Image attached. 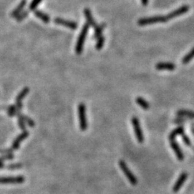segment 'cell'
I'll use <instances>...</instances> for the list:
<instances>
[{
	"label": "cell",
	"instance_id": "cell-25",
	"mask_svg": "<svg viewBox=\"0 0 194 194\" xmlns=\"http://www.w3.org/2000/svg\"><path fill=\"white\" fill-rule=\"evenodd\" d=\"M42 2V0H32L31 3L29 5V9L30 11H35L37 7L38 6L39 4Z\"/></svg>",
	"mask_w": 194,
	"mask_h": 194
},
{
	"label": "cell",
	"instance_id": "cell-15",
	"mask_svg": "<svg viewBox=\"0 0 194 194\" xmlns=\"http://www.w3.org/2000/svg\"><path fill=\"white\" fill-rule=\"evenodd\" d=\"M34 14L35 15V17H37V18H39L40 19H41L42 22H45V23H49L50 22V16L48 14L44 13L40 10H35Z\"/></svg>",
	"mask_w": 194,
	"mask_h": 194
},
{
	"label": "cell",
	"instance_id": "cell-3",
	"mask_svg": "<svg viewBox=\"0 0 194 194\" xmlns=\"http://www.w3.org/2000/svg\"><path fill=\"white\" fill-rule=\"evenodd\" d=\"M119 165L121 168V170H122V172L124 173V174L125 175L126 177H127V179L129 180L131 184L133 186L137 185V178H136L135 175L131 172V170H130V168L127 167V165L125 163V161L120 160L119 162Z\"/></svg>",
	"mask_w": 194,
	"mask_h": 194
},
{
	"label": "cell",
	"instance_id": "cell-26",
	"mask_svg": "<svg viewBox=\"0 0 194 194\" xmlns=\"http://www.w3.org/2000/svg\"><path fill=\"white\" fill-rule=\"evenodd\" d=\"M7 112L9 117H14L17 114V108L15 105H11L7 108Z\"/></svg>",
	"mask_w": 194,
	"mask_h": 194
},
{
	"label": "cell",
	"instance_id": "cell-19",
	"mask_svg": "<svg viewBox=\"0 0 194 194\" xmlns=\"http://www.w3.org/2000/svg\"><path fill=\"white\" fill-rule=\"evenodd\" d=\"M136 102H137V104L139 106H140L143 109H145V110L149 109V108H150L149 103H148L145 99H143V98L137 97V99H136Z\"/></svg>",
	"mask_w": 194,
	"mask_h": 194
},
{
	"label": "cell",
	"instance_id": "cell-20",
	"mask_svg": "<svg viewBox=\"0 0 194 194\" xmlns=\"http://www.w3.org/2000/svg\"><path fill=\"white\" fill-rule=\"evenodd\" d=\"M30 91V89L28 87H25L21 91V92L17 95V97L16 98V103L17 102H22V99L26 97Z\"/></svg>",
	"mask_w": 194,
	"mask_h": 194
},
{
	"label": "cell",
	"instance_id": "cell-29",
	"mask_svg": "<svg viewBox=\"0 0 194 194\" xmlns=\"http://www.w3.org/2000/svg\"><path fill=\"white\" fill-rule=\"evenodd\" d=\"M22 167V164H19V163H16V164H12L8 165V169L9 170H14V169H19Z\"/></svg>",
	"mask_w": 194,
	"mask_h": 194
},
{
	"label": "cell",
	"instance_id": "cell-10",
	"mask_svg": "<svg viewBox=\"0 0 194 194\" xmlns=\"http://www.w3.org/2000/svg\"><path fill=\"white\" fill-rule=\"evenodd\" d=\"M188 178V174L186 173H181L180 175L178 178V179L176 181V183H175V185L173 186V192H178L179 191L181 187H182L183 183H185V181L187 180Z\"/></svg>",
	"mask_w": 194,
	"mask_h": 194
},
{
	"label": "cell",
	"instance_id": "cell-1",
	"mask_svg": "<svg viewBox=\"0 0 194 194\" xmlns=\"http://www.w3.org/2000/svg\"><path fill=\"white\" fill-rule=\"evenodd\" d=\"M89 25L87 23L84 24V25L83 26L82 29H81V31H80L79 36V37H78V40H77L76 45H75V53L78 55H80L82 53L83 49H84V42H85L86 37L88 32H89Z\"/></svg>",
	"mask_w": 194,
	"mask_h": 194
},
{
	"label": "cell",
	"instance_id": "cell-14",
	"mask_svg": "<svg viewBox=\"0 0 194 194\" xmlns=\"http://www.w3.org/2000/svg\"><path fill=\"white\" fill-rule=\"evenodd\" d=\"M26 4H27V0H22L21 2H20V3L18 4V6H17L16 8H15L13 11L12 12L11 17H16L19 13H21V12H22V10H23V9L25 8Z\"/></svg>",
	"mask_w": 194,
	"mask_h": 194
},
{
	"label": "cell",
	"instance_id": "cell-28",
	"mask_svg": "<svg viewBox=\"0 0 194 194\" xmlns=\"http://www.w3.org/2000/svg\"><path fill=\"white\" fill-rule=\"evenodd\" d=\"M18 125L20 129L23 131L26 130V126H25V122L20 118H18Z\"/></svg>",
	"mask_w": 194,
	"mask_h": 194
},
{
	"label": "cell",
	"instance_id": "cell-6",
	"mask_svg": "<svg viewBox=\"0 0 194 194\" xmlns=\"http://www.w3.org/2000/svg\"><path fill=\"white\" fill-rule=\"evenodd\" d=\"M25 180L23 176L0 178V184H21Z\"/></svg>",
	"mask_w": 194,
	"mask_h": 194
},
{
	"label": "cell",
	"instance_id": "cell-7",
	"mask_svg": "<svg viewBox=\"0 0 194 194\" xmlns=\"http://www.w3.org/2000/svg\"><path fill=\"white\" fill-rule=\"evenodd\" d=\"M190 7L188 5H183V6L179 7L177 9L173 10V12H171L170 14H168L166 17H167L168 20L172 19L173 18H175V17H178L182 15L183 14H186V12H188L189 11Z\"/></svg>",
	"mask_w": 194,
	"mask_h": 194
},
{
	"label": "cell",
	"instance_id": "cell-24",
	"mask_svg": "<svg viewBox=\"0 0 194 194\" xmlns=\"http://www.w3.org/2000/svg\"><path fill=\"white\" fill-rule=\"evenodd\" d=\"M28 13H29V12L27 11V10H25V11L22 12L21 13H19L18 15H17L15 18H16L17 22H19L22 21V20L25 19L27 16H28Z\"/></svg>",
	"mask_w": 194,
	"mask_h": 194
},
{
	"label": "cell",
	"instance_id": "cell-9",
	"mask_svg": "<svg viewBox=\"0 0 194 194\" xmlns=\"http://www.w3.org/2000/svg\"><path fill=\"white\" fill-rule=\"evenodd\" d=\"M54 22L57 25H62V26H65L68 27V28L71 30H75L78 27V24L76 22L74 21H70V20L64 19L62 18H59V17H56L54 19Z\"/></svg>",
	"mask_w": 194,
	"mask_h": 194
},
{
	"label": "cell",
	"instance_id": "cell-31",
	"mask_svg": "<svg viewBox=\"0 0 194 194\" xmlns=\"http://www.w3.org/2000/svg\"><path fill=\"white\" fill-rule=\"evenodd\" d=\"M148 1H149V0H141L143 6H147L148 4Z\"/></svg>",
	"mask_w": 194,
	"mask_h": 194
},
{
	"label": "cell",
	"instance_id": "cell-16",
	"mask_svg": "<svg viewBox=\"0 0 194 194\" xmlns=\"http://www.w3.org/2000/svg\"><path fill=\"white\" fill-rule=\"evenodd\" d=\"M183 132H184V128H183V127H182V126L177 127L176 129L173 130L172 132L170 133L169 140L170 141L174 140L175 138L177 137L178 135H182L183 134Z\"/></svg>",
	"mask_w": 194,
	"mask_h": 194
},
{
	"label": "cell",
	"instance_id": "cell-17",
	"mask_svg": "<svg viewBox=\"0 0 194 194\" xmlns=\"http://www.w3.org/2000/svg\"><path fill=\"white\" fill-rule=\"evenodd\" d=\"M105 27H106L105 23H102L99 25H97V26L95 27V31L94 35H93V39H97L99 38L100 36H102V32L104 31Z\"/></svg>",
	"mask_w": 194,
	"mask_h": 194
},
{
	"label": "cell",
	"instance_id": "cell-33",
	"mask_svg": "<svg viewBox=\"0 0 194 194\" xmlns=\"http://www.w3.org/2000/svg\"><path fill=\"white\" fill-rule=\"evenodd\" d=\"M193 133H194V130H193Z\"/></svg>",
	"mask_w": 194,
	"mask_h": 194
},
{
	"label": "cell",
	"instance_id": "cell-23",
	"mask_svg": "<svg viewBox=\"0 0 194 194\" xmlns=\"http://www.w3.org/2000/svg\"><path fill=\"white\" fill-rule=\"evenodd\" d=\"M104 42H105V37L102 35V36H100L99 38H97V43H96V48L97 50L102 49L103 46H104Z\"/></svg>",
	"mask_w": 194,
	"mask_h": 194
},
{
	"label": "cell",
	"instance_id": "cell-21",
	"mask_svg": "<svg viewBox=\"0 0 194 194\" xmlns=\"http://www.w3.org/2000/svg\"><path fill=\"white\" fill-rule=\"evenodd\" d=\"M177 114L180 117H187L189 118H193L194 119V112H191V111L188 110H179L177 112Z\"/></svg>",
	"mask_w": 194,
	"mask_h": 194
},
{
	"label": "cell",
	"instance_id": "cell-4",
	"mask_svg": "<svg viewBox=\"0 0 194 194\" xmlns=\"http://www.w3.org/2000/svg\"><path fill=\"white\" fill-rule=\"evenodd\" d=\"M78 112H79V119L80 129L82 131H85L88 127V123L86 116V106L83 103H80L78 107Z\"/></svg>",
	"mask_w": 194,
	"mask_h": 194
},
{
	"label": "cell",
	"instance_id": "cell-30",
	"mask_svg": "<svg viewBox=\"0 0 194 194\" xmlns=\"http://www.w3.org/2000/svg\"><path fill=\"white\" fill-rule=\"evenodd\" d=\"M182 139L183 140V142H184L186 145L190 146L191 145V140H190V139H189V138H188V137L186 135H184V134L182 135Z\"/></svg>",
	"mask_w": 194,
	"mask_h": 194
},
{
	"label": "cell",
	"instance_id": "cell-5",
	"mask_svg": "<svg viewBox=\"0 0 194 194\" xmlns=\"http://www.w3.org/2000/svg\"><path fill=\"white\" fill-rule=\"evenodd\" d=\"M132 124L133 126V128H134L135 136L137 141L140 143H142L144 142V135H143L140 121L138 119L137 117H133L132 118Z\"/></svg>",
	"mask_w": 194,
	"mask_h": 194
},
{
	"label": "cell",
	"instance_id": "cell-22",
	"mask_svg": "<svg viewBox=\"0 0 194 194\" xmlns=\"http://www.w3.org/2000/svg\"><path fill=\"white\" fill-rule=\"evenodd\" d=\"M194 58V48H193L187 55H186L182 59L183 64H188L191 60Z\"/></svg>",
	"mask_w": 194,
	"mask_h": 194
},
{
	"label": "cell",
	"instance_id": "cell-13",
	"mask_svg": "<svg viewBox=\"0 0 194 194\" xmlns=\"http://www.w3.org/2000/svg\"><path fill=\"white\" fill-rule=\"evenodd\" d=\"M84 12L85 17L87 21L86 23L89 25V26L92 27L93 28H95V27L97 26V22H96L95 19H94V17H93L92 14H91V12L90 9L89 8H86L84 9Z\"/></svg>",
	"mask_w": 194,
	"mask_h": 194
},
{
	"label": "cell",
	"instance_id": "cell-27",
	"mask_svg": "<svg viewBox=\"0 0 194 194\" xmlns=\"http://www.w3.org/2000/svg\"><path fill=\"white\" fill-rule=\"evenodd\" d=\"M14 158V155L12 154V153H9V154H6L4 156L0 158V160H12Z\"/></svg>",
	"mask_w": 194,
	"mask_h": 194
},
{
	"label": "cell",
	"instance_id": "cell-18",
	"mask_svg": "<svg viewBox=\"0 0 194 194\" xmlns=\"http://www.w3.org/2000/svg\"><path fill=\"white\" fill-rule=\"evenodd\" d=\"M16 115L17 116V117L20 118V119H22V120H23L24 122L26 123L27 125L29 126V127H35L34 121L32 120V119H30V118H29L28 117H27V116L22 114L21 112L17 113Z\"/></svg>",
	"mask_w": 194,
	"mask_h": 194
},
{
	"label": "cell",
	"instance_id": "cell-2",
	"mask_svg": "<svg viewBox=\"0 0 194 194\" xmlns=\"http://www.w3.org/2000/svg\"><path fill=\"white\" fill-rule=\"evenodd\" d=\"M168 21V19L166 16H161V15H158V16H153L151 17H145V18H141L138 20L137 24L140 26H145L148 25H153L157 23H163V22H166Z\"/></svg>",
	"mask_w": 194,
	"mask_h": 194
},
{
	"label": "cell",
	"instance_id": "cell-11",
	"mask_svg": "<svg viewBox=\"0 0 194 194\" xmlns=\"http://www.w3.org/2000/svg\"><path fill=\"white\" fill-rule=\"evenodd\" d=\"M170 146H171V147H172L173 150L175 152L176 157L178 158V160L182 161L183 159H184V155H183L182 150H181L179 145L176 142V141L175 140L170 141Z\"/></svg>",
	"mask_w": 194,
	"mask_h": 194
},
{
	"label": "cell",
	"instance_id": "cell-8",
	"mask_svg": "<svg viewBox=\"0 0 194 194\" xmlns=\"http://www.w3.org/2000/svg\"><path fill=\"white\" fill-rule=\"evenodd\" d=\"M29 135V132H27V130L23 131V132L21 133L19 135H18L16 139L14 140L13 143H12V145L10 149H9V150L10 151V152H12L13 151L17 150L19 147L20 143H21L22 141H23L24 140L26 139V138L28 137Z\"/></svg>",
	"mask_w": 194,
	"mask_h": 194
},
{
	"label": "cell",
	"instance_id": "cell-12",
	"mask_svg": "<svg viewBox=\"0 0 194 194\" xmlns=\"http://www.w3.org/2000/svg\"><path fill=\"white\" fill-rule=\"evenodd\" d=\"M156 69L158 70H174L175 65L172 63H158L155 65Z\"/></svg>",
	"mask_w": 194,
	"mask_h": 194
},
{
	"label": "cell",
	"instance_id": "cell-32",
	"mask_svg": "<svg viewBox=\"0 0 194 194\" xmlns=\"http://www.w3.org/2000/svg\"><path fill=\"white\" fill-rule=\"evenodd\" d=\"M183 122H185V120L182 119H177L176 120H175V123H180Z\"/></svg>",
	"mask_w": 194,
	"mask_h": 194
}]
</instances>
